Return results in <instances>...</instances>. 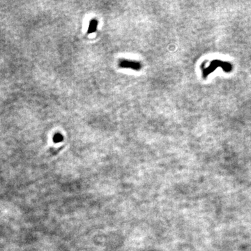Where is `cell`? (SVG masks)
<instances>
[{"mask_svg": "<svg viewBox=\"0 0 251 251\" xmlns=\"http://www.w3.org/2000/svg\"><path fill=\"white\" fill-rule=\"evenodd\" d=\"M118 65L122 69H132V70L139 71L142 69V64L140 62L135 60H130V59H121L119 60Z\"/></svg>", "mask_w": 251, "mask_h": 251, "instance_id": "cell-1", "label": "cell"}, {"mask_svg": "<svg viewBox=\"0 0 251 251\" xmlns=\"http://www.w3.org/2000/svg\"><path fill=\"white\" fill-rule=\"evenodd\" d=\"M98 21L96 19H92L90 20V24H89L88 30H87V34H90L92 33L96 32L97 30V27H98Z\"/></svg>", "mask_w": 251, "mask_h": 251, "instance_id": "cell-2", "label": "cell"}, {"mask_svg": "<svg viewBox=\"0 0 251 251\" xmlns=\"http://www.w3.org/2000/svg\"><path fill=\"white\" fill-rule=\"evenodd\" d=\"M63 140H64V137H63V135L59 133H55L53 136V142L54 143L61 142L63 141Z\"/></svg>", "mask_w": 251, "mask_h": 251, "instance_id": "cell-3", "label": "cell"}]
</instances>
